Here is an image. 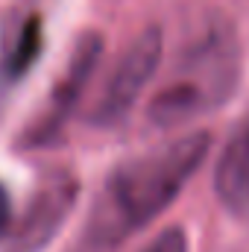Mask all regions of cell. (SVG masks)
<instances>
[{
    "instance_id": "obj_1",
    "label": "cell",
    "mask_w": 249,
    "mask_h": 252,
    "mask_svg": "<svg viewBox=\"0 0 249 252\" xmlns=\"http://www.w3.org/2000/svg\"><path fill=\"white\" fill-rule=\"evenodd\" d=\"M208 144L211 138L205 132H190L124 161L109 176L91 211L85 241L91 247L112 250L156 220L190 182L208 153Z\"/></svg>"
},
{
    "instance_id": "obj_2",
    "label": "cell",
    "mask_w": 249,
    "mask_h": 252,
    "mask_svg": "<svg viewBox=\"0 0 249 252\" xmlns=\"http://www.w3.org/2000/svg\"><path fill=\"white\" fill-rule=\"evenodd\" d=\"M238 82V47L229 30H211L185 53L182 64L164 82L153 103L150 121L158 126L187 124L217 109Z\"/></svg>"
},
{
    "instance_id": "obj_3",
    "label": "cell",
    "mask_w": 249,
    "mask_h": 252,
    "mask_svg": "<svg viewBox=\"0 0 249 252\" xmlns=\"http://www.w3.org/2000/svg\"><path fill=\"white\" fill-rule=\"evenodd\" d=\"M158 59H161V30L147 27L124 50L118 64L112 67L103 91L94 100V109H91L88 121L97 126H115L118 121H124L126 112L138 103L147 82L153 79Z\"/></svg>"
},
{
    "instance_id": "obj_4",
    "label": "cell",
    "mask_w": 249,
    "mask_h": 252,
    "mask_svg": "<svg viewBox=\"0 0 249 252\" xmlns=\"http://www.w3.org/2000/svg\"><path fill=\"white\" fill-rule=\"evenodd\" d=\"M100 53H103V38L97 32H85L79 38L76 50L67 59L64 76L59 79V85L50 94V106L41 112V118L30 129V144H50V141L59 138V132L64 129L67 118L73 115V109H76L94 67L100 62Z\"/></svg>"
},
{
    "instance_id": "obj_5",
    "label": "cell",
    "mask_w": 249,
    "mask_h": 252,
    "mask_svg": "<svg viewBox=\"0 0 249 252\" xmlns=\"http://www.w3.org/2000/svg\"><path fill=\"white\" fill-rule=\"evenodd\" d=\"M73 199H76V182L67 173L53 176L44 188L35 193V199H32L18 235L12 241L15 252H35L38 247H44L53 238V232L59 229V223L67 217Z\"/></svg>"
},
{
    "instance_id": "obj_6",
    "label": "cell",
    "mask_w": 249,
    "mask_h": 252,
    "mask_svg": "<svg viewBox=\"0 0 249 252\" xmlns=\"http://www.w3.org/2000/svg\"><path fill=\"white\" fill-rule=\"evenodd\" d=\"M214 188L220 202L249 220V115L241 121V126L232 132L214 173Z\"/></svg>"
},
{
    "instance_id": "obj_7",
    "label": "cell",
    "mask_w": 249,
    "mask_h": 252,
    "mask_svg": "<svg viewBox=\"0 0 249 252\" xmlns=\"http://www.w3.org/2000/svg\"><path fill=\"white\" fill-rule=\"evenodd\" d=\"M44 44V32H41V18L38 15H27L15 32V41L6 47L3 53V64H0V76L6 82H18L41 53Z\"/></svg>"
},
{
    "instance_id": "obj_8",
    "label": "cell",
    "mask_w": 249,
    "mask_h": 252,
    "mask_svg": "<svg viewBox=\"0 0 249 252\" xmlns=\"http://www.w3.org/2000/svg\"><path fill=\"white\" fill-rule=\"evenodd\" d=\"M141 252H187V238H185V229L179 226H170L164 229L153 244H147Z\"/></svg>"
},
{
    "instance_id": "obj_9",
    "label": "cell",
    "mask_w": 249,
    "mask_h": 252,
    "mask_svg": "<svg viewBox=\"0 0 249 252\" xmlns=\"http://www.w3.org/2000/svg\"><path fill=\"white\" fill-rule=\"evenodd\" d=\"M12 226V202H9V193L0 185V235Z\"/></svg>"
}]
</instances>
